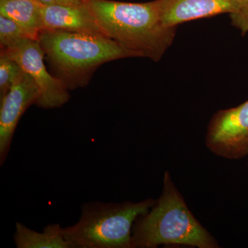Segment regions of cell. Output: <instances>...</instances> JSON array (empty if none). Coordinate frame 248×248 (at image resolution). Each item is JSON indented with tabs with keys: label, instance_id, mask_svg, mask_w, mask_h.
I'll return each mask as SVG.
<instances>
[{
	"label": "cell",
	"instance_id": "6da1fadb",
	"mask_svg": "<svg viewBox=\"0 0 248 248\" xmlns=\"http://www.w3.org/2000/svg\"><path fill=\"white\" fill-rule=\"evenodd\" d=\"M86 6L106 36L137 58L159 62L174 42L177 27H167L161 21L158 0H90Z\"/></svg>",
	"mask_w": 248,
	"mask_h": 248
},
{
	"label": "cell",
	"instance_id": "7a4b0ae2",
	"mask_svg": "<svg viewBox=\"0 0 248 248\" xmlns=\"http://www.w3.org/2000/svg\"><path fill=\"white\" fill-rule=\"evenodd\" d=\"M161 245L220 248L190 211L169 170L164 173L159 198L148 213L137 218L132 234V248H156Z\"/></svg>",
	"mask_w": 248,
	"mask_h": 248
},
{
	"label": "cell",
	"instance_id": "3957f363",
	"mask_svg": "<svg viewBox=\"0 0 248 248\" xmlns=\"http://www.w3.org/2000/svg\"><path fill=\"white\" fill-rule=\"evenodd\" d=\"M53 75L68 91L85 87L107 62L135 54L105 36L60 30H42L37 37Z\"/></svg>",
	"mask_w": 248,
	"mask_h": 248
},
{
	"label": "cell",
	"instance_id": "277c9868",
	"mask_svg": "<svg viewBox=\"0 0 248 248\" xmlns=\"http://www.w3.org/2000/svg\"><path fill=\"white\" fill-rule=\"evenodd\" d=\"M156 201L84 203L79 221L63 228V236L71 248H132L134 223Z\"/></svg>",
	"mask_w": 248,
	"mask_h": 248
},
{
	"label": "cell",
	"instance_id": "5b68a950",
	"mask_svg": "<svg viewBox=\"0 0 248 248\" xmlns=\"http://www.w3.org/2000/svg\"><path fill=\"white\" fill-rule=\"evenodd\" d=\"M0 53L16 60L35 81L40 91L37 107L58 108L70 100L69 91L64 84L47 71L45 53L38 40L26 37L11 48L1 49Z\"/></svg>",
	"mask_w": 248,
	"mask_h": 248
},
{
	"label": "cell",
	"instance_id": "8992f818",
	"mask_svg": "<svg viewBox=\"0 0 248 248\" xmlns=\"http://www.w3.org/2000/svg\"><path fill=\"white\" fill-rule=\"evenodd\" d=\"M205 146L219 157L243 159L248 155V100L214 114L205 135Z\"/></svg>",
	"mask_w": 248,
	"mask_h": 248
},
{
	"label": "cell",
	"instance_id": "52a82bcc",
	"mask_svg": "<svg viewBox=\"0 0 248 248\" xmlns=\"http://www.w3.org/2000/svg\"><path fill=\"white\" fill-rule=\"evenodd\" d=\"M40 91L35 81L24 73L0 99V164L2 166L9 154L15 131L28 108L37 104Z\"/></svg>",
	"mask_w": 248,
	"mask_h": 248
},
{
	"label": "cell",
	"instance_id": "ba28073f",
	"mask_svg": "<svg viewBox=\"0 0 248 248\" xmlns=\"http://www.w3.org/2000/svg\"><path fill=\"white\" fill-rule=\"evenodd\" d=\"M158 2L161 21L170 27L218 15L234 14L238 9L234 0H158Z\"/></svg>",
	"mask_w": 248,
	"mask_h": 248
},
{
	"label": "cell",
	"instance_id": "9c48e42d",
	"mask_svg": "<svg viewBox=\"0 0 248 248\" xmlns=\"http://www.w3.org/2000/svg\"><path fill=\"white\" fill-rule=\"evenodd\" d=\"M44 30H60L106 36L87 6L42 7Z\"/></svg>",
	"mask_w": 248,
	"mask_h": 248
},
{
	"label": "cell",
	"instance_id": "30bf717a",
	"mask_svg": "<svg viewBox=\"0 0 248 248\" xmlns=\"http://www.w3.org/2000/svg\"><path fill=\"white\" fill-rule=\"evenodd\" d=\"M42 7L37 0H0V15L12 19L35 40L44 30Z\"/></svg>",
	"mask_w": 248,
	"mask_h": 248
},
{
	"label": "cell",
	"instance_id": "8fae6325",
	"mask_svg": "<svg viewBox=\"0 0 248 248\" xmlns=\"http://www.w3.org/2000/svg\"><path fill=\"white\" fill-rule=\"evenodd\" d=\"M14 240L17 248H71L58 223L49 224L40 232L17 222Z\"/></svg>",
	"mask_w": 248,
	"mask_h": 248
},
{
	"label": "cell",
	"instance_id": "7c38bea8",
	"mask_svg": "<svg viewBox=\"0 0 248 248\" xmlns=\"http://www.w3.org/2000/svg\"><path fill=\"white\" fill-rule=\"evenodd\" d=\"M25 71L16 60L0 53V99L5 97Z\"/></svg>",
	"mask_w": 248,
	"mask_h": 248
},
{
	"label": "cell",
	"instance_id": "4fadbf2b",
	"mask_svg": "<svg viewBox=\"0 0 248 248\" xmlns=\"http://www.w3.org/2000/svg\"><path fill=\"white\" fill-rule=\"evenodd\" d=\"M26 37H29L18 24L12 19L0 15L1 49L11 48Z\"/></svg>",
	"mask_w": 248,
	"mask_h": 248
},
{
	"label": "cell",
	"instance_id": "5bb4252c",
	"mask_svg": "<svg viewBox=\"0 0 248 248\" xmlns=\"http://www.w3.org/2000/svg\"><path fill=\"white\" fill-rule=\"evenodd\" d=\"M238 9L234 14L230 15L231 24L241 32V35L248 33V0H234Z\"/></svg>",
	"mask_w": 248,
	"mask_h": 248
},
{
	"label": "cell",
	"instance_id": "9a60e30c",
	"mask_svg": "<svg viewBox=\"0 0 248 248\" xmlns=\"http://www.w3.org/2000/svg\"><path fill=\"white\" fill-rule=\"evenodd\" d=\"M45 6H86L90 0H37Z\"/></svg>",
	"mask_w": 248,
	"mask_h": 248
}]
</instances>
